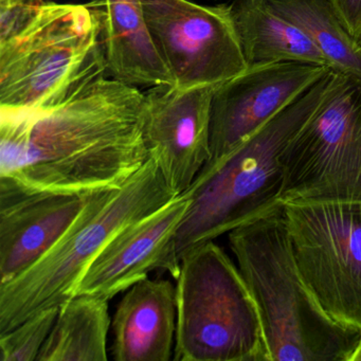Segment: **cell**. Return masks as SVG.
Segmentation results:
<instances>
[{"instance_id": "52a82bcc", "label": "cell", "mask_w": 361, "mask_h": 361, "mask_svg": "<svg viewBox=\"0 0 361 361\" xmlns=\"http://www.w3.org/2000/svg\"><path fill=\"white\" fill-rule=\"evenodd\" d=\"M283 202H361V81L333 71L283 154Z\"/></svg>"}, {"instance_id": "d6986e66", "label": "cell", "mask_w": 361, "mask_h": 361, "mask_svg": "<svg viewBox=\"0 0 361 361\" xmlns=\"http://www.w3.org/2000/svg\"><path fill=\"white\" fill-rule=\"evenodd\" d=\"M61 307L49 308L0 335V361H37Z\"/></svg>"}, {"instance_id": "44dd1931", "label": "cell", "mask_w": 361, "mask_h": 361, "mask_svg": "<svg viewBox=\"0 0 361 361\" xmlns=\"http://www.w3.org/2000/svg\"><path fill=\"white\" fill-rule=\"evenodd\" d=\"M46 0H0V8L8 7H39Z\"/></svg>"}, {"instance_id": "30bf717a", "label": "cell", "mask_w": 361, "mask_h": 361, "mask_svg": "<svg viewBox=\"0 0 361 361\" xmlns=\"http://www.w3.org/2000/svg\"><path fill=\"white\" fill-rule=\"evenodd\" d=\"M329 71L304 63H274L248 67L216 86L211 104V156L207 164L223 157L266 126Z\"/></svg>"}, {"instance_id": "7a4b0ae2", "label": "cell", "mask_w": 361, "mask_h": 361, "mask_svg": "<svg viewBox=\"0 0 361 361\" xmlns=\"http://www.w3.org/2000/svg\"><path fill=\"white\" fill-rule=\"evenodd\" d=\"M333 71L266 126L200 171L185 191L190 204L173 238L169 274L198 245L257 221L284 206L283 154L326 96Z\"/></svg>"}, {"instance_id": "6da1fadb", "label": "cell", "mask_w": 361, "mask_h": 361, "mask_svg": "<svg viewBox=\"0 0 361 361\" xmlns=\"http://www.w3.org/2000/svg\"><path fill=\"white\" fill-rule=\"evenodd\" d=\"M145 94L101 78L47 111H1L0 183L31 192L121 189L149 159Z\"/></svg>"}, {"instance_id": "9c48e42d", "label": "cell", "mask_w": 361, "mask_h": 361, "mask_svg": "<svg viewBox=\"0 0 361 361\" xmlns=\"http://www.w3.org/2000/svg\"><path fill=\"white\" fill-rule=\"evenodd\" d=\"M156 46L175 86H219L248 69L229 5L142 0Z\"/></svg>"}, {"instance_id": "5b68a950", "label": "cell", "mask_w": 361, "mask_h": 361, "mask_svg": "<svg viewBox=\"0 0 361 361\" xmlns=\"http://www.w3.org/2000/svg\"><path fill=\"white\" fill-rule=\"evenodd\" d=\"M107 71L92 6L45 3L0 42V111L54 109Z\"/></svg>"}, {"instance_id": "5bb4252c", "label": "cell", "mask_w": 361, "mask_h": 361, "mask_svg": "<svg viewBox=\"0 0 361 361\" xmlns=\"http://www.w3.org/2000/svg\"><path fill=\"white\" fill-rule=\"evenodd\" d=\"M177 327L176 286L143 279L126 290L113 321L111 354L117 361H170Z\"/></svg>"}, {"instance_id": "4fadbf2b", "label": "cell", "mask_w": 361, "mask_h": 361, "mask_svg": "<svg viewBox=\"0 0 361 361\" xmlns=\"http://www.w3.org/2000/svg\"><path fill=\"white\" fill-rule=\"evenodd\" d=\"M92 194L31 192L0 183V283L44 257L68 231Z\"/></svg>"}, {"instance_id": "603a6c76", "label": "cell", "mask_w": 361, "mask_h": 361, "mask_svg": "<svg viewBox=\"0 0 361 361\" xmlns=\"http://www.w3.org/2000/svg\"><path fill=\"white\" fill-rule=\"evenodd\" d=\"M360 44H361V42H360Z\"/></svg>"}, {"instance_id": "ac0fdd59", "label": "cell", "mask_w": 361, "mask_h": 361, "mask_svg": "<svg viewBox=\"0 0 361 361\" xmlns=\"http://www.w3.org/2000/svg\"><path fill=\"white\" fill-rule=\"evenodd\" d=\"M322 52L329 69L361 81V44L344 27L331 0H270Z\"/></svg>"}, {"instance_id": "ffe728a7", "label": "cell", "mask_w": 361, "mask_h": 361, "mask_svg": "<svg viewBox=\"0 0 361 361\" xmlns=\"http://www.w3.org/2000/svg\"><path fill=\"white\" fill-rule=\"evenodd\" d=\"M350 35L361 42V0H331Z\"/></svg>"}, {"instance_id": "8992f818", "label": "cell", "mask_w": 361, "mask_h": 361, "mask_svg": "<svg viewBox=\"0 0 361 361\" xmlns=\"http://www.w3.org/2000/svg\"><path fill=\"white\" fill-rule=\"evenodd\" d=\"M175 361H269L257 302L238 266L210 242L190 249L176 279Z\"/></svg>"}, {"instance_id": "9a60e30c", "label": "cell", "mask_w": 361, "mask_h": 361, "mask_svg": "<svg viewBox=\"0 0 361 361\" xmlns=\"http://www.w3.org/2000/svg\"><path fill=\"white\" fill-rule=\"evenodd\" d=\"M100 22L106 69L128 85L175 86L172 73L152 37L142 0H92Z\"/></svg>"}, {"instance_id": "2e32d148", "label": "cell", "mask_w": 361, "mask_h": 361, "mask_svg": "<svg viewBox=\"0 0 361 361\" xmlns=\"http://www.w3.org/2000/svg\"><path fill=\"white\" fill-rule=\"evenodd\" d=\"M229 7L248 67L298 62L329 68L322 52L270 0H233Z\"/></svg>"}, {"instance_id": "7c38bea8", "label": "cell", "mask_w": 361, "mask_h": 361, "mask_svg": "<svg viewBox=\"0 0 361 361\" xmlns=\"http://www.w3.org/2000/svg\"><path fill=\"white\" fill-rule=\"evenodd\" d=\"M189 204L181 194L118 232L86 270L77 295L111 300L152 271L169 272L171 245Z\"/></svg>"}, {"instance_id": "ba28073f", "label": "cell", "mask_w": 361, "mask_h": 361, "mask_svg": "<svg viewBox=\"0 0 361 361\" xmlns=\"http://www.w3.org/2000/svg\"><path fill=\"white\" fill-rule=\"evenodd\" d=\"M300 270L325 312L361 331V202H284Z\"/></svg>"}, {"instance_id": "7402d4cb", "label": "cell", "mask_w": 361, "mask_h": 361, "mask_svg": "<svg viewBox=\"0 0 361 361\" xmlns=\"http://www.w3.org/2000/svg\"><path fill=\"white\" fill-rule=\"evenodd\" d=\"M348 361H361V331L358 342H357L356 346H355L353 352L350 353Z\"/></svg>"}, {"instance_id": "3957f363", "label": "cell", "mask_w": 361, "mask_h": 361, "mask_svg": "<svg viewBox=\"0 0 361 361\" xmlns=\"http://www.w3.org/2000/svg\"><path fill=\"white\" fill-rule=\"evenodd\" d=\"M228 234L261 314L269 361H348L360 331L334 320L308 286L284 206Z\"/></svg>"}, {"instance_id": "e0dca14e", "label": "cell", "mask_w": 361, "mask_h": 361, "mask_svg": "<svg viewBox=\"0 0 361 361\" xmlns=\"http://www.w3.org/2000/svg\"><path fill=\"white\" fill-rule=\"evenodd\" d=\"M109 300L77 295L61 306L37 361H106Z\"/></svg>"}, {"instance_id": "8fae6325", "label": "cell", "mask_w": 361, "mask_h": 361, "mask_svg": "<svg viewBox=\"0 0 361 361\" xmlns=\"http://www.w3.org/2000/svg\"><path fill=\"white\" fill-rule=\"evenodd\" d=\"M215 88L162 85L145 94V142L175 195L188 191L210 160Z\"/></svg>"}, {"instance_id": "277c9868", "label": "cell", "mask_w": 361, "mask_h": 361, "mask_svg": "<svg viewBox=\"0 0 361 361\" xmlns=\"http://www.w3.org/2000/svg\"><path fill=\"white\" fill-rule=\"evenodd\" d=\"M175 197L152 156L121 189L92 193L68 231L44 257L0 283V335L37 312L64 305L77 295L86 270L118 232Z\"/></svg>"}]
</instances>
